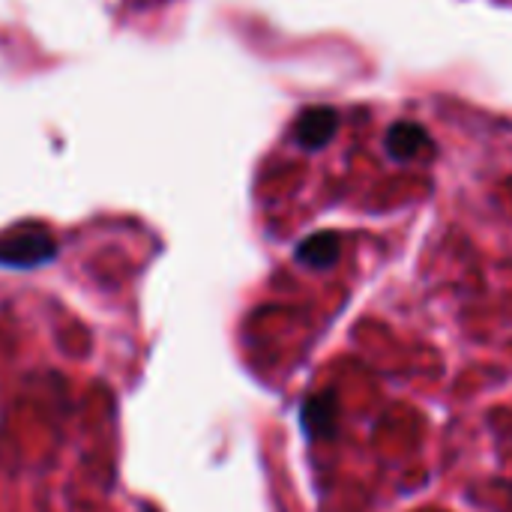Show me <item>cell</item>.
Instances as JSON below:
<instances>
[{"label":"cell","instance_id":"cell-4","mask_svg":"<svg viewBox=\"0 0 512 512\" xmlns=\"http://www.w3.org/2000/svg\"><path fill=\"white\" fill-rule=\"evenodd\" d=\"M384 147H387V156H390V159L408 162V159L420 156L423 150H429V147H432V138H429V132H426L420 123L402 120V123H393V126L387 129Z\"/></svg>","mask_w":512,"mask_h":512},{"label":"cell","instance_id":"cell-5","mask_svg":"<svg viewBox=\"0 0 512 512\" xmlns=\"http://www.w3.org/2000/svg\"><path fill=\"white\" fill-rule=\"evenodd\" d=\"M342 255V240L339 234L333 231H318V234H309L297 249H294V258L309 267V270H330Z\"/></svg>","mask_w":512,"mask_h":512},{"label":"cell","instance_id":"cell-1","mask_svg":"<svg viewBox=\"0 0 512 512\" xmlns=\"http://www.w3.org/2000/svg\"><path fill=\"white\" fill-rule=\"evenodd\" d=\"M57 258V240L42 225H18L0 234V267L33 270Z\"/></svg>","mask_w":512,"mask_h":512},{"label":"cell","instance_id":"cell-2","mask_svg":"<svg viewBox=\"0 0 512 512\" xmlns=\"http://www.w3.org/2000/svg\"><path fill=\"white\" fill-rule=\"evenodd\" d=\"M339 132V111L330 108V105H312V108H303L300 117H297V126H294V141L315 153V150H324Z\"/></svg>","mask_w":512,"mask_h":512},{"label":"cell","instance_id":"cell-6","mask_svg":"<svg viewBox=\"0 0 512 512\" xmlns=\"http://www.w3.org/2000/svg\"><path fill=\"white\" fill-rule=\"evenodd\" d=\"M144 512H156V510H144Z\"/></svg>","mask_w":512,"mask_h":512},{"label":"cell","instance_id":"cell-3","mask_svg":"<svg viewBox=\"0 0 512 512\" xmlns=\"http://www.w3.org/2000/svg\"><path fill=\"white\" fill-rule=\"evenodd\" d=\"M300 423H303V432L315 441L333 438L339 426V399L330 390L309 396L300 408Z\"/></svg>","mask_w":512,"mask_h":512}]
</instances>
